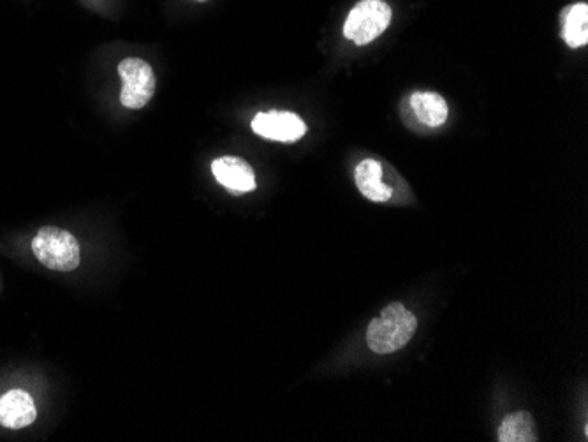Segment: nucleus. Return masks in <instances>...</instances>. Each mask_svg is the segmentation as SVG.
<instances>
[{
    "label": "nucleus",
    "mask_w": 588,
    "mask_h": 442,
    "mask_svg": "<svg viewBox=\"0 0 588 442\" xmlns=\"http://www.w3.org/2000/svg\"><path fill=\"white\" fill-rule=\"evenodd\" d=\"M418 330V319L402 303H391L367 328V344L375 354L395 353Z\"/></svg>",
    "instance_id": "obj_1"
},
{
    "label": "nucleus",
    "mask_w": 588,
    "mask_h": 442,
    "mask_svg": "<svg viewBox=\"0 0 588 442\" xmlns=\"http://www.w3.org/2000/svg\"><path fill=\"white\" fill-rule=\"evenodd\" d=\"M32 252L41 265L57 272H71L80 265V245L69 231L46 226L32 240Z\"/></svg>",
    "instance_id": "obj_2"
},
{
    "label": "nucleus",
    "mask_w": 588,
    "mask_h": 442,
    "mask_svg": "<svg viewBox=\"0 0 588 442\" xmlns=\"http://www.w3.org/2000/svg\"><path fill=\"white\" fill-rule=\"evenodd\" d=\"M393 11L384 0H361L344 23V36L354 45H370L390 27Z\"/></svg>",
    "instance_id": "obj_3"
},
{
    "label": "nucleus",
    "mask_w": 588,
    "mask_h": 442,
    "mask_svg": "<svg viewBox=\"0 0 588 442\" xmlns=\"http://www.w3.org/2000/svg\"><path fill=\"white\" fill-rule=\"evenodd\" d=\"M118 74L122 78L120 101L125 108H145L155 94V74L152 66L145 60L131 57L118 64Z\"/></svg>",
    "instance_id": "obj_4"
},
{
    "label": "nucleus",
    "mask_w": 588,
    "mask_h": 442,
    "mask_svg": "<svg viewBox=\"0 0 588 442\" xmlns=\"http://www.w3.org/2000/svg\"><path fill=\"white\" fill-rule=\"evenodd\" d=\"M252 131L266 140L293 143L305 136L307 126L302 118L289 111L258 113L252 120Z\"/></svg>",
    "instance_id": "obj_5"
},
{
    "label": "nucleus",
    "mask_w": 588,
    "mask_h": 442,
    "mask_svg": "<svg viewBox=\"0 0 588 442\" xmlns=\"http://www.w3.org/2000/svg\"><path fill=\"white\" fill-rule=\"evenodd\" d=\"M212 173L219 184L233 192H250L256 189V175L240 157L226 155L212 163Z\"/></svg>",
    "instance_id": "obj_6"
},
{
    "label": "nucleus",
    "mask_w": 588,
    "mask_h": 442,
    "mask_svg": "<svg viewBox=\"0 0 588 442\" xmlns=\"http://www.w3.org/2000/svg\"><path fill=\"white\" fill-rule=\"evenodd\" d=\"M34 400L27 391L13 390L0 397V425L6 428H25L36 421Z\"/></svg>",
    "instance_id": "obj_7"
},
{
    "label": "nucleus",
    "mask_w": 588,
    "mask_h": 442,
    "mask_svg": "<svg viewBox=\"0 0 588 442\" xmlns=\"http://www.w3.org/2000/svg\"><path fill=\"white\" fill-rule=\"evenodd\" d=\"M356 185L365 198L374 203H384L393 196L390 185L384 184L383 166L375 159H365L356 166Z\"/></svg>",
    "instance_id": "obj_8"
},
{
    "label": "nucleus",
    "mask_w": 588,
    "mask_h": 442,
    "mask_svg": "<svg viewBox=\"0 0 588 442\" xmlns=\"http://www.w3.org/2000/svg\"><path fill=\"white\" fill-rule=\"evenodd\" d=\"M409 103L419 122L427 127H441L448 120V103L435 92H414Z\"/></svg>",
    "instance_id": "obj_9"
},
{
    "label": "nucleus",
    "mask_w": 588,
    "mask_h": 442,
    "mask_svg": "<svg viewBox=\"0 0 588 442\" xmlns=\"http://www.w3.org/2000/svg\"><path fill=\"white\" fill-rule=\"evenodd\" d=\"M562 37L571 48L587 45L588 4L578 2L562 11Z\"/></svg>",
    "instance_id": "obj_10"
},
{
    "label": "nucleus",
    "mask_w": 588,
    "mask_h": 442,
    "mask_svg": "<svg viewBox=\"0 0 588 442\" xmlns=\"http://www.w3.org/2000/svg\"><path fill=\"white\" fill-rule=\"evenodd\" d=\"M500 442H534L536 439V430H534V420L529 413L520 411V413L509 414L502 421L499 428Z\"/></svg>",
    "instance_id": "obj_11"
},
{
    "label": "nucleus",
    "mask_w": 588,
    "mask_h": 442,
    "mask_svg": "<svg viewBox=\"0 0 588 442\" xmlns=\"http://www.w3.org/2000/svg\"><path fill=\"white\" fill-rule=\"evenodd\" d=\"M196 2H206V0H196Z\"/></svg>",
    "instance_id": "obj_12"
}]
</instances>
